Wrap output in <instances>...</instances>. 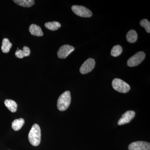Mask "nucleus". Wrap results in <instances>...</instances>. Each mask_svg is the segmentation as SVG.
Here are the masks:
<instances>
[{"mask_svg":"<svg viewBox=\"0 0 150 150\" xmlns=\"http://www.w3.org/2000/svg\"><path fill=\"white\" fill-rule=\"evenodd\" d=\"M29 32L32 35L40 37L43 35V32L41 28L36 25L33 24L30 26Z\"/></svg>","mask_w":150,"mask_h":150,"instance_id":"nucleus-10","label":"nucleus"},{"mask_svg":"<svg viewBox=\"0 0 150 150\" xmlns=\"http://www.w3.org/2000/svg\"><path fill=\"white\" fill-rule=\"evenodd\" d=\"M13 2L23 7H30L34 5L35 1L33 0H15Z\"/></svg>","mask_w":150,"mask_h":150,"instance_id":"nucleus-15","label":"nucleus"},{"mask_svg":"<svg viewBox=\"0 0 150 150\" xmlns=\"http://www.w3.org/2000/svg\"><path fill=\"white\" fill-rule=\"evenodd\" d=\"M4 103L6 107L11 112H16L18 105L15 101L12 100L6 99L5 100Z\"/></svg>","mask_w":150,"mask_h":150,"instance_id":"nucleus-12","label":"nucleus"},{"mask_svg":"<svg viewBox=\"0 0 150 150\" xmlns=\"http://www.w3.org/2000/svg\"><path fill=\"white\" fill-rule=\"evenodd\" d=\"M136 113L133 110H128L122 115L119 119L118 124L119 126L129 123L135 117Z\"/></svg>","mask_w":150,"mask_h":150,"instance_id":"nucleus-9","label":"nucleus"},{"mask_svg":"<svg viewBox=\"0 0 150 150\" xmlns=\"http://www.w3.org/2000/svg\"><path fill=\"white\" fill-rule=\"evenodd\" d=\"M112 85L114 90L121 93H126L131 88L128 83L119 79H114L112 81Z\"/></svg>","mask_w":150,"mask_h":150,"instance_id":"nucleus-3","label":"nucleus"},{"mask_svg":"<svg viewBox=\"0 0 150 150\" xmlns=\"http://www.w3.org/2000/svg\"><path fill=\"white\" fill-rule=\"evenodd\" d=\"M96 62L94 59L89 58L86 60L81 66L80 72L82 74H85L90 72L94 68Z\"/></svg>","mask_w":150,"mask_h":150,"instance_id":"nucleus-6","label":"nucleus"},{"mask_svg":"<svg viewBox=\"0 0 150 150\" xmlns=\"http://www.w3.org/2000/svg\"><path fill=\"white\" fill-rule=\"evenodd\" d=\"M71 102L70 91H66L61 95L57 101V108L60 111H64L68 109Z\"/></svg>","mask_w":150,"mask_h":150,"instance_id":"nucleus-2","label":"nucleus"},{"mask_svg":"<svg viewBox=\"0 0 150 150\" xmlns=\"http://www.w3.org/2000/svg\"><path fill=\"white\" fill-rule=\"evenodd\" d=\"M28 140L32 146H37L41 141V130L37 124H33L28 134Z\"/></svg>","mask_w":150,"mask_h":150,"instance_id":"nucleus-1","label":"nucleus"},{"mask_svg":"<svg viewBox=\"0 0 150 150\" xmlns=\"http://www.w3.org/2000/svg\"><path fill=\"white\" fill-rule=\"evenodd\" d=\"M145 56L146 55L143 51H139L129 58L127 62V65L129 67H136L144 61Z\"/></svg>","mask_w":150,"mask_h":150,"instance_id":"nucleus-4","label":"nucleus"},{"mask_svg":"<svg viewBox=\"0 0 150 150\" xmlns=\"http://www.w3.org/2000/svg\"><path fill=\"white\" fill-rule=\"evenodd\" d=\"M25 121L22 118L16 119L12 123V128L14 131H18L21 129L24 125Z\"/></svg>","mask_w":150,"mask_h":150,"instance_id":"nucleus-14","label":"nucleus"},{"mask_svg":"<svg viewBox=\"0 0 150 150\" xmlns=\"http://www.w3.org/2000/svg\"><path fill=\"white\" fill-rule=\"evenodd\" d=\"M74 50V48L72 46L69 45H63L59 48L57 55L60 59H66Z\"/></svg>","mask_w":150,"mask_h":150,"instance_id":"nucleus-8","label":"nucleus"},{"mask_svg":"<svg viewBox=\"0 0 150 150\" xmlns=\"http://www.w3.org/2000/svg\"><path fill=\"white\" fill-rule=\"evenodd\" d=\"M30 48L27 46H25L23 48V50H17L15 53V56L19 59H23L25 57H27L30 54Z\"/></svg>","mask_w":150,"mask_h":150,"instance_id":"nucleus-11","label":"nucleus"},{"mask_svg":"<svg viewBox=\"0 0 150 150\" xmlns=\"http://www.w3.org/2000/svg\"><path fill=\"white\" fill-rule=\"evenodd\" d=\"M128 149L129 150H150V144L143 141L134 142L129 144Z\"/></svg>","mask_w":150,"mask_h":150,"instance_id":"nucleus-7","label":"nucleus"},{"mask_svg":"<svg viewBox=\"0 0 150 150\" xmlns=\"http://www.w3.org/2000/svg\"><path fill=\"white\" fill-rule=\"evenodd\" d=\"M126 37L127 40L129 43H134L138 39V34L135 30H131L128 32Z\"/></svg>","mask_w":150,"mask_h":150,"instance_id":"nucleus-13","label":"nucleus"},{"mask_svg":"<svg viewBox=\"0 0 150 150\" xmlns=\"http://www.w3.org/2000/svg\"><path fill=\"white\" fill-rule=\"evenodd\" d=\"M141 26L144 27L148 33H150V23L146 19L142 20L140 22Z\"/></svg>","mask_w":150,"mask_h":150,"instance_id":"nucleus-19","label":"nucleus"},{"mask_svg":"<svg viewBox=\"0 0 150 150\" xmlns=\"http://www.w3.org/2000/svg\"><path fill=\"white\" fill-rule=\"evenodd\" d=\"M12 44L10 42L8 38H5L3 39L2 45L1 46V50L3 53H8L9 52Z\"/></svg>","mask_w":150,"mask_h":150,"instance_id":"nucleus-16","label":"nucleus"},{"mask_svg":"<svg viewBox=\"0 0 150 150\" xmlns=\"http://www.w3.org/2000/svg\"><path fill=\"white\" fill-rule=\"evenodd\" d=\"M45 26L48 30L52 31H55L61 27V25L58 22H50L46 23L45 24Z\"/></svg>","mask_w":150,"mask_h":150,"instance_id":"nucleus-17","label":"nucleus"},{"mask_svg":"<svg viewBox=\"0 0 150 150\" xmlns=\"http://www.w3.org/2000/svg\"><path fill=\"white\" fill-rule=\"evenodd\" d=\"M71 9L75 14L82 17L90 18L92 16L91 11L83 6L74 5Z\"/></svg>","mask_w":150,"mask_h":150,"instance_id":"nucleus-5","label":"nucleus"},{"mask_svg":"<svg viewBox=\"0 0 150 150\" xmlns=\"http://www.w3.org/2000/svg\"><path fill=\"white\" fill-rule=\"evenodd\" d=\"M123 49L120 45H116L113 46L111 50V56L113 57H117L122 54Z\"/></svg>","mask_w":150,"mask_h":150,"instance_id":"nucleus-18","label":"nucleus"}]
</instances>
